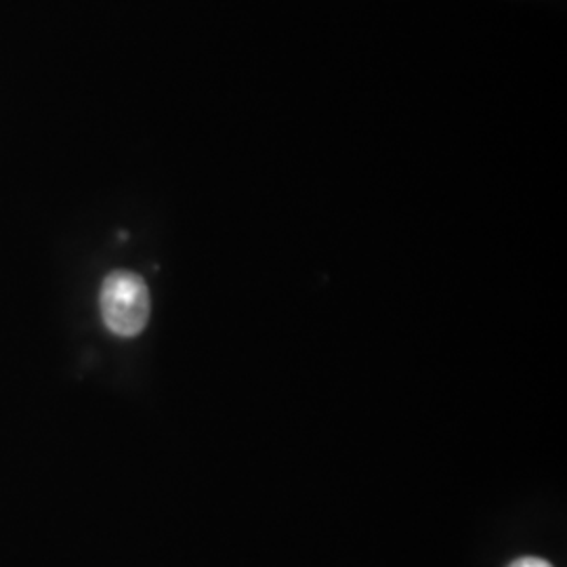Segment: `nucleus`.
<instances>
[{
	"instance_id": "nucleus-1",
	"label": "nucleus",
	"mask_w": 567,
	"mask_h": 567,
	"mask_svg": "<svg viewBox=\"0 0 567 567\" xmlns=\"http://www.w3.org/2000/svg\"><path fill=\"white\" fill-rule=\"evenodd\" d=\"M100 303L107 330L124 339L137 337L152 311L147 284L133 271H112L103 280Z\"/></svg>"
},
{
	"instance_id": "nucleus-2",
	"label": "nucleus",
	"mask_w": 567,
	"mask_h": 567,
	"mask_svg": "<svg viewBox=\"0 0 567 567\" xmlns=\"http://www.w3.org/2000/svg\"><path fill=\"white\" fill-rule=\"evenodd\" d=\"M508 567H553L545 559H538V557H522L517 561H513Z\"/></svg>"
}]
</instances>
